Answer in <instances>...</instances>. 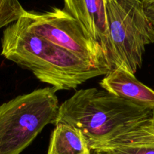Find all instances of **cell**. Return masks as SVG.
Segmentation results:
<instances>
[{
  "mask_svg": "<svg viewBox=\"0 0 154 154\" xmlns=\"http://www.w3.org/2000/svg\"><path fill=\"white\" fill-rule=\"evenodd\" d=\"M1 55L31 71L36 78L57 91L76 89L110 71L87 63L35 34L20 18L3 31Z\"/></svg>",
  "mask_w": 154,
  "mask_h": 154,
  "instance_id": "cell-1",
  "label": "cell"
},
{
  "mask_svg": "<svg viewBox=\"0 0 154 154\" xmlns=\"http://www.w3.org/2000/svg\"><path fill=\"white\" fill-rule=\"evenodd\" d=\"M154 113L105 90H78L60 105L56 123L79 129L91 150L106 145Z\"/></svg>",
  "mask_w": 154,
  "mask_h": 154,
  "instance_id": "cell-2",
  "label": "cell"
},
{
  "mask_svg": "<svg viewBox=\"0 0 154 154\" xmlns=\"http://www.w3.org/2000/svg\"><path fill=\"white\" fill-rule=\"evenodd\" d=\"M53 87L20 95L0 106V154H20L48 124L56 123L59 100Z\"/></svg>",
  "mask_w": 154,
  "mask_h": 154,
  "instance_id": "cell-3",
  "label": "cell"
},
{
  "mask_svg": "<svg viewBox=\"0 0 154 154\" xmlns=\"http://www.w3.org/2000/svg\"><path fill=\"white\" fill-rule=\"evenodd\" d=\"M112 69L135 75L141 69L146 46L154 44V29L141 0H105Z\"/></svg>",
  "mask_w": 154,
  "mask_h": 154,
  "instance_id": "cell-4",
  "label": "cell"
},
{
  "mask_svg": "<svg viewBox=\"0 0 154 154\" xmlns=\"http://www.w3.org/2000/svg\"><path fill=\"white\" fill-rule=\"evenodd\" d=\"M20 19L35 34L87 63L111 70L100 45L64 9L55 7L45 12L26 11Z\"/></svg>",
  "mask_w": 154,
  "mask_h": 154,
  "instance_id": "cell-5",
  "label": "cell"
},
{
  "mask_svg": "<svg viewBox=\"0 0 154 154\" xmlns=\"http://www.w3.org/2000/svg\"><path fill=\"white\" fill-rule=\"evenodd\" d=\"M63 9L75 17L100 45L112 69L105 0H63Z\"/></svg>",
  "mask_w": 154,
  "mask_h": 154,
  "instance_id": "cell-6",
  "label": "cell"
},
{
  "mask_svg": "<svg viewBox=\"0 0 154 154\" xmlns=\"http://www.w3.org/2000/svg\"><path fill=\"white\" fill-rule=\"evenodd\" d=\"M103 90L121 99L154 111V90L122 67L110 70L99 82Z\"/></svg>",
  "mask_w": 154,
  "mask_h": 154,
  "instance_id": "cell-7",
  "label": "cell"
},
{
  "mask_svg": "<svg viewBox=\"0 0 154 154\" xmlns=\"http://www.w3.org/2000/svg\"><path fill=\"white\" fill-rule=\"evenodd\" d=\"M88 141L78 128L57 123L50 139L48 154H92Z\"/></svg>",
  "mask_w": 154,
  "mask_h": 154,
  "instance_id": "cell-8",
  "label": "cell"
},
{
  "mask_svg": "<svg viewBox=\"0 0 154 154\" xmlns=\"http://www.w3.org/2000/svg\"><path fill=\"white\" fill-rule=\"evenodd\" d=\"M26 11L19 0H0V29L17 20Z\"/></svg>",
  "mask_w": 154,
  "mask_h": 154,
  "instance_id": "cell-9",
  "label": "cell"
},
{
  "mask_svg": "<svg viewBox=\"0 0 154 154\" xmlns=\"http://www.w3.org/2000/svg\"><path fill=\"white\" fill-rule=\"evenodd\" d=\"M135 130L141 135L154 140V113L150 117L140 122L135 126Z\"/></svg>",
  "mask_w": 154,
  "mask_h": 154,
  "instance_id": "cell-10",
  "label": "cell"
},
{
  "mask_svg": "<svg viewBox=\"0 0 154 154\" xmlns=\"http://www.w3.org/2000/svg\"><path fill=\"white\" fill-rule=\"evenodd\" d=\"M144 11L154 29V0H141Z\"/></svg>",
  "mask_w": 154,
  "mask_h": 154,
  "instance_id": "cell-11",
  "label": "cell"
},
{
  "mask_svg": "<svg viewBox=\"0 0 154 154\" xmlns=\"http://www.w3.org/2000/svg\"><path fill=\"white\" fill-rule=\"evenodd\" d=\"M93 153H93V154H98L97 153H96V152H93Z\"/></svg>",
  "mask_w": 154,
  "mask_h": 154,
  "instance_id": "cell-12",
  "label": "cell"
},
{
  "mask_svg": "<svg viewBox=\"0 0 154 154\" xmlns=\"http://www.w3.org/2000/svg\"><path fill=\"white\" fill-rule=\"evenodd\" d=\"M99 153V154H100V153Z\"/></svg>",
  "mask_w": 154,
  "mask_h": 154,
  "instance_id": "cell-13",
  "label": "cell"
}]
</instances>
